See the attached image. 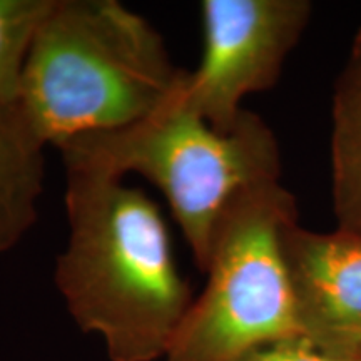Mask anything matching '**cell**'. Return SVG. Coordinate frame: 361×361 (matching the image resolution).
Returning a JSON list of instances; mask_svg holds the SVG:
<instances>
[{
  "label": "cell",
  "instance_id": "6da1fadb",
  "mask_svg": "<svg viewBox=\"0 0 361 361\" xmlns=\"http://www.w3.org/2000/svg\"><path fill=\"white\" fill-rule=\"evenodd\" d=\"M69 239L56 284L74 322L111 361L164 358L192 303L159 206L102 171L66 166Z\"/></svg>",
  "mask_w": 361,
  "mask_h": 361
},
{
  "label": "cell",
  "instance_id": "7a4b0ae2",
  "mask_svg": "<svg viewBox=\"0 0 361 361\" xmlns=\"http://www.w3.org/2000/svg\"><path fill=\"white\" fill-rule=\"evenodd\" d=\"M188 72L117 0H57L22 75L17 111L42 146L123 129L176 97Z\"/></svg>",
  "mask_w": 361,
  "mask_h": 361
},
{
  "label": "cell",
  "instance_id": "3957f363",
  "mask_svg": "<svg viewBox=\"0 0 361 361\" xmlns=\"http://www.w3.org/2000/svg\"><path fill=\"white\" fill-rule=\"evenodd\" d=\"M183 90V87H180ZM176 97L128 128L79 135L56 146L64 166L126 178L135 173L159 189L194 261L204 269L216 228L241 194L279 180V149L258 116L243 112L219 130Z\"/></svg>",
  "mask_w": 361,
  "mask_h": 361
},
{
  "label": "cell",
  "instance_id": "277c9868",
  "mask_svg": "<svg viewBox=\"0 0 361 361\" xmlns=\"http://www.w3.org/2000/svg\"><path fill=\"white\" fill-rule=\"evenodd\" d=\"M296 221L279 180L238 197L216 228L204 290L192 300L166 361H239L251 351L305 335L283 234Z\"/></svg>",
  "mask_w": 361,
  "mask_h": 361
},
{
  "label": "cell",
  "instance_id": "5b68a950",
  "mask_svg": "<svg viewBox=\"0 0 361 361\" xmlns=\"http://www.w3.org/2000/svg\"><path fill=\"white\" fill-rule=\"evenodd\" d=\"M202 57L180 90L213 128L233 129L243 99L273 87L306 24V0H204Z\"/></svg>",
  "mask_w": 361,
  "mask_h": 361
},
{
  "label": "cell",
  "instance_id": "8992f818",
  "mask_svg": "<svg viewBox=\"0 0 361 361\" xmlns=\"http://www.w3.org/2000/svg\"><path fill=\"white\" fill-rule=\"evenodd\" d=\"M283 247L305 335L351 353L361 345V236L313 233L293 221Z\"/></svg>",
  "mask_w": 361,
  "mask_h": 361
},
{
  "label": "cell",
  "instance_id": "52a82bcc",
  "mask_svg": "<svg viewBox=\"0 0 361 361\" xmlns=\"http://www.w3.org/2000/svg\"><path fill=\"white\" fill-rule=\"evenodd\" d=\"M42 188L44 146L16 106H0V255L35 224Z\"/></svg>",
  "mask_w": 361,
  "mask_h": 361
},
{
  "label": "cell",
  "instance_id": "ba28073f",
  "mask_svg": "<svg viewBox=\"0 0 361 361\" xmlns=\"http://www.w3.org/2000/svg\"><path fill=\"white\" fill-rule=\"evenodd\" d=\"M331 152L340 229L361 236V49L336 96Z\"/></svg>",
  "mask_w": 361,
  "mask_h": 361
},
{
  "label": "cell",
  "instance_id": "9c48e42d",
  "mask_svg": "<svg viewBox=\"0 0 361 361\" xmlns=\"http://www.w3.org/2000/svg\"><path fill=\"white\" fill-rule=\"evenodd\" d=\"M57 0H0V106H16L40 27Z\"/></svg>",
  "mask_w": 361,
  "mask_h": 361
},
{
  "label": "cell",
  "instance_id": "30bf717a",
  "mask_svg": "<svg viewBox=\"0 0 361 361\" xmlns=\"http://www.w3.org/2000/svg\"><path fill=\"white\" fill-rule=\"evenodd\" d=\"M239 361H356L301 335L279 340L251 351Z\"/></svg>",
  "mask_w": 361,
  "mask_h": 361
},
{
  "label": "cell",
  "instance_id": "8fae6325",
  "mask_svg": "<svg viewBox=\"0 0 361 361\" xmlns=\"http://www.w3.org/2000/svg\"><path fill=\"white\" fill-rule=\"evenodd\" d=\"M345 356H350V358H355V360H360L361 361V345L356 346V348L351 351V353L345 355Z\"/></svg>",
  "mask_w": 361,
  "mask_h": 361
},
{
  "label": "cell",
  "instance_id": "7c38bea8",
  "mask_svg": "<svg viewBox=\"0 0 361 361\" xmlns=\"http://www.w3.org/2000/svg\"><path fill=\"white\" fill-rule=\"evenodd\" d=\"M353 360H355V358H353ZM356 361H360V360H356Z\"/></svg>",
  "mask_w": 361,
  "mask_h": 361
}]
</instances>
